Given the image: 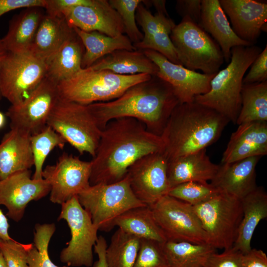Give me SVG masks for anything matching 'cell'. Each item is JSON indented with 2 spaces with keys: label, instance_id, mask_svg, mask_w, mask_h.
I'll return each mask as SVG.
<instances>
[{
  "label": "cell",
  "instance_id": "cell-18",
  "mask_svg": "<svg viewBox=\"0 0 267 267\" xmlns=\"http://www.w3.org/2000/svg\"><path fill=\"white\" fill-rule=\"evenodd\" d=\"M62 16L70 27L84 31H96L112 37L125 33L119 14L107 0H92L89 5L71 7Z\"/></svg>",
  "mask_w": 267,
  "mask_h": 267
},
{
  "label": "cell",
  "instance_id": "cell-44",
  "mask_svg": "<svg viewBox=\"0 0 267 267\" xmlns=\"http://www.w3.org/2000/svg\"><path fill=\"white\" fill-rule=\"evenodd\" d=\"M176 9L181 17V21H190L200 24L201 14V0H178Z\"/></svg>",
  "mask_w": 267,
  "mask_h": 267
},
{
  "label": "cell",
  "instance_id": "cell-52",
  "mask_svg": "<svg viewBox=\"0 0 267 267\" xmlns=\"http://www.w3.org/2000/svg\"><path fill=\"white\" fill-rule=\"evenodd\" d=\"M0 267H7L4 259L0 252Z\"/></svg>",
  "mask_w": 267,
  "mask_h": 267
},
{
  "label": "cell",
  "instance_id": "cell-36",
  "mask_svg": "<svg viewBox=\"0 0 267 267\" xmlns=\"http://www.w3.org/2000/svg\"><path fill=\"white\" fill-rule=\"evenodd\" d=\"M30 142L35 168L32 178L37 180L42 179L43 166L47 157L55 148H63L66 142L48 125L40 132L31 135Z\"/></svg>",
  "mask_w": 267,
  "mask_h": 267
},
{
  "label": "cell",
  "instance_id": "cell-6",
  "mask_svg": "<svg viewBox=\"0 0 267 267\" xmlns=\"http://www.w3.org/2000/svg\"><path fill=\"white\" fill-rule=\"evenodd\" d=\"M77 197L98 230L106 232L115 226V220L123 213L146 205L134 195L126 176L115 183L90 185Z\"/></svg>",
  "mask_w": 267,
  "mask_h": 267
},
{
  "label": "cell",
  "instance_id": "cell-5",
  "mask_svg": "<svg viewBox=\"0 0 267 267\" xmlns=\"http://www.w3.org/2000/svg\"><path fill=\"white\" fill-rule=\"evenodd\" d=\"M152 76L148 74L121 75L106 70L86 68L72 78L58 83V88L61 97L88 105L114 100L131 87Z\"/></svg>",
  "mask_w": 267,
  "mask_h": 267
},
{
  "label": "cell",
  "instance_id": "cell-26",
  "mask_svg": "<svg viewBox=\"0 0 267 267\" xmlns=\"http://www.w3.org/2000/svg\"><path fill=\"white\" fill-rule=\"evenodd\" d=\"M75 33L64 17L45 14L28 52L46 61Z\"/></svg>",
  "mask_w": 267,
  "mask_h": 267
},
{
  "label": "cell",
  "instance_id": "cell-19",
  "mask_svg": "<svg viewBox=\"0 0 267 267\" xmlns=\"http://www.w3.org/2000/svg\"><path fill=\"white\" fill-rule=\"evenodd\" d=\"M135 18L142 28L143 37L140 42L133 44L135 49L154 50L171 62L180 65L170 39L176 24L169 15L157 12L153 15L141 2L136 10Z\"/></svg>",
  "mask_w": 267,
  "mask_h": 267
},
{
  "label": "cell",
  "instance_id": "cell-45",
  "mask_svg": "<svg viewBox=\"0 0 267 267\" xmlns=\"http://www.w3.org/2000/svg\"><path fill=\"white\" fill-rule=\"evenodd\" d=\"M92 0H45L44 8L46 14L53 16L63 17L67 9L78 5H89Z\"/></svg>",
  "mask_w": 267,
  "mask_h": 267
},
{
  "label": "cell",
  "instance_id": "cell-22",
  "mask_svg": "<svg viewBox=\"0 0 267 267\" xmlns=\"http://www.w3.org/2000/svg\"><path fill=\"white\" fill-rule=\"evenodd\" d=\"M260 158L251 157L219 165L211 183L221 191L241 200L258 187L256 167Z\"/></svg>",
  "mask_w": 267,
  "mask_h": 267
},
{
  "label": "cell",
  "instance_id": "cell-3",
  "mask_svg": "<svg viewBox=\"0 0 267 267\" xmlns=\"http://www.w3.org/2000/svg\"><path fill=\"white\" fill-rule=\"evenodd\" d=\"M230 122L216 111L195 101L179 103L160 135L168 161L206 149Z\"/></svg>",
  "mask_w": 267,
  "mask_h": 267
},
{
  "label": "cell",
  "instance_id": "cell-23",
  "mask_svg": "<svg viewBox=\"0 0 267 267\" xmlns=\"http://www.w3.org/2000/svg\"><path fill=\"white\" fill-rule=\"evenodd\" d=\"M199 26L219 45L224 60L228 63L231 58V50L238 46L253 45L240 39L233 31L219 0H202Z\"/></svg>",
  "mask_w": 267,
  "mask_h": 267
},
{
  "label": "cell",
  "instance_id": "cell-48",
  "mask_svg": "<svg viewBox=\"0 0 267 267\" xmlns=\"http://www.w3.org/2000/svg\"><path fill=\"white\" fill-rule=\"evenodd\" d=\"M107 247V242L102 236H99L94 246V251L98 256V260L93 264V267H108L105 252Z\"/></svg>",
  "mask_w": 267,
  "mask_h": 267
},
{
  "label": "cell",
  "instance_id": "cell-20",
  "mask_svg": "<svg viewBox=\"0 0 267 267\" xmlns=\"http://www.w3.org/2000/svg\"><path fill=\"white\" fill-rule=\"evenodd\" d=\"M235 34L252 44L267 23V3L255 0H219Z\"/></svg>",
  "mask_w": 267,
  "mask_h": 267
},
{
  "label": "cell",
  "instance_id": "cell-28",
  "mask_svg": "<svg viewBox=\"0 0 267 267\" xmlns=\"http://www.w3.org/2000/svg\"><path fill=\"white\" fill-rule=\"evenodd\" d=\"M241 200L243 216L232 248L243 254L251 250L255 230L267 217V194L264 188L257 187Z\"/></svg>",
  "mask_w": 267,
  "mask_h": 267
},
{
  "label": "cell",
  "instance_id": "cell-12",
  "mask_svg": "<svg viewBox=\"0 0 267 267\" xmlns=\"http://www.w3.org/2000/svg\"><path fill=\"white\" fill-rule=\"evenodd\" d=\"M149 207L167 240L209 244L192 205L166 195Z\"/></svg>",
  "mask_w": 267,
  "mask_h": 267
},
{
  "label": "cell",
  "instance_id": "cell-7",
  "mask_svg": "<svg viewBox=\"0 0 267 267\" xmlns=\"http://www.w3.org/2000/svg\"><path fill=\"white\" fill-rule=\"evenodd\" d=\"M170 39L181 66L208 75L216 74L220 71L224 61L222 50L199 25L181 21L173 29Z\"/></svg>",
  "mask_w": 267,
  "mask_h": 267
},
{
  "label": "cell",
  "instance_id": "cell-8",
  "mask_svg": "<svg viewBox=\"0 0 267 267\" xmlns=\"http://www.w3.org/2000/svg\"><path fill=\"white\" fill-rule=\"evenodd\" d=\"M51 127L80 155H95L101 130L88 106L60 97L47 121Z\"/></svg>",
  "mask_w": 267,
  "mask_h": 267
},
{
  "label": "cell",
  "instance_id": "cell-43",
  "mask_svg": "<svg viewBox=\"0 0 267 267\" xmlns=\"http://www.w3.org/2000/svg\"><path fill=\"white\" fill-rule=\"evenodd\" d=\"M242 253L231 248L218 254L213 253L208 259L205 267H241Z\"/></svg>",
  "mask_w": 267,
  "mask_h": 267
},
{
  "label": "cell",
  "instance_id": "cell-14",
  "mask_svg": "<svg viewBox=\"0 0 267 267\" xmlns=\"http://www.w3.org/2000/svg\"><path fill=\"white\" fill-rule=\"evenodd\" d=\"M91 162L63 153L55 164L43 169V178L50 186V201L61 205L90 186Z\"/></svg>",
  "mask_w": 267,
  "mask_h": 267
},
{
  "label": "cell",
  "instance_id": "cell-50",
  "mask_svg": "<svg viewBox=\"0 0 267 267\" xmlns=\"http://www.w3.org/2000/svg\"><path fill=\"white\" fill-rule=\"evenodd\" d=\"M7 52L8 51H7L3 44L1 38H0V72L3 62L5 59L6 55L7 54ZM1 98L2 96L0 90V100L1 99Z\"/></svg>",
  "mask_w": 267,
  "mask_h": 267
},
{
  "label": "cell",
  "instance_id": "cell-4",
  "mask_svg": "<svg viewBox=\"0 0 267 267\" xmlns=\"http://www.w3.org/2000/svg\"><path fill=\"white\" fill-rule=\"evenodd\" d=\"M262 51V48L254 44L233 47L228 65L215 74L209 91L196 96L194 101L216 111L236 124L241 107L243 79Z\"/></svg>",
  "mask_w": 267,
  "mask_h": 267
},
{
  "label": "cell",
  "instance_id": "cell-42",
  "mask_svg": "<svg viewBox=\"0 0 267 267\" xmlns=\"http://www.w3.org/2000/svg\"><path fill=\"white\" fill-rule=\"evenodd\" d=\"M267 80V46L259 54L251 65L248 74L243 79V84L259 83Z\"/></svg>",
  "mask_w": 267,
  "mask_h": 267
},
{
  "label": "cell",
  "instance_id": "cell-1",
  "mask_svg": "<svg viewBox=\"0 0 267 267\" xmlns=\"http://www.w3.org/2000/svg\"><path fill=\"white\" fill-rule=\"evenodd\" d=\"M163 150L161 136L148 131L138 120L132 118L112 120L101 130L95 155L91 160L90 185L118 182L138 159Z\"/></svg>",
  "mask_w": 267,
  "mask_h": 267
},
{
  "label": "cell",
  "instance_id": "cell-51",
  "mask_svg": "<svg viewBox=\"0 0 267 267\" xmlns=\"http://www.w3.org/2000/svg\"><path fill=\"white\" fill-rule=\"evenodd\" d=\"M6 116L5 114L0 111V129L4 127L6 123Z\"/></svg>",
  "mask_w": 267,
  "mask_h": 267
},
{
  "label": "cell",
  "instance_id": "cell-15",
  "mask_svg": "<svg viewBox=\"0 0 267 267\" xmlns=\"http://www.w3.org/2000/svg\"><path fill=\"white\" fill-rule=\"evenodd\" d=\"M168 162L163 152H157L139 158L128 169L126 176L133 193L147 206L168 195L170 190Z\"/></svg>",
  "mask_w": 267,
  "mask_h": 267
},
{
  "label": "cell",
  "instance_id": "cell-34",
  "mask_svg": "<svg viewBox=\"0 0 267 267\" xmlns=\"http://www.w3.org/2000/svg\"><path fill=\"white\" fill-rule=\"evenodd\" d=\"M241 107L236 124L267 121V81L243 84Z\"/></svg>",
  "mask_w": 267,
  "mask_h": 267
},
{
  "label": "cell",
  "instance_id": "cell-47",
  "mask_svg": "<svg viewBox=\"0 0 267 267\" xmlns=\"http://www.w3.org/2000/svg\"><path fill=\"white\" fill-rule=\"evenodd\" d=\"M45 0H0V17L11 10L32 7H44Z\"/></svg>",
  "mask_w": 267,
  "mask_h": 267
},
{
  "label": "cell",
  "instance_id": "cell-17",
  "mask_svg": "<svg viewBox=\"0 0 267 267\" xmlns=\"http://www.w3.org/2000/svg\"><path fill=\"white\" fill-rule=\"evenodd\" d=\"M143 53L158 67V77L172 87L180 103L194 101L196 96L207 93L215 74L208 75L189 70L174 63L160 53L145 49Z\"/></svg>",
  "mask_w": 267,
  "mask_h": 267
},
{
  "label": "cell",
  "instance_id": "cell-37",
  "mask_svg": "<svg viewBox=\"0 0 267 267\" xmlns=\"http://www.w3.org/2000/svg\"><path fill=\"white\" fill-rule=\"evenodd\" d=\"M55 229L53 223L35 225L34 243L26 244L27 261L29 267H60L51 261L48 252L49 243Z\"/></svg>",
  "mask_w": 267,
  "mask_h": 267
},
{
  "label": "cell",
  "instance_id": "cell-30",
  "mask_svg": "<svg viewBox=\"0 0 267 267\" xmlns=\"http://www.w3.org/2000/svg\"><path fill=\"white\" fill-rule=\"evenodd\" d=\"M84 52V46L75 33L45 61L46 76L58 83L72 78L82 69V61Z\"/></svg>",
  "mask_w": 267,
  "mask_h": 267
},
{
  "label": "cell",
  "instance_id": "cell-25",
  "mask_svg": "<svg viewBox=\"0 0 267 267\" xmlns=\"http://www.w3.org/2000/svg\"><path fill=\"white\" fill-rule=\"evenodd\" d=\"M30 136L16 129H10L4 134L0 142V180L34 166Z\"/></svg>",
  "mask_w": 267,
  "mask_h": 267
},
{
  "label": "cell",
  "instance_id": "cell-38",
  "mask_svg": "<svg viewBox=\"0 0 267 267\" xmlns=\"http://www.w3.org/2000/svg\"><path fill=\"white\" fill-rule=\"evenodd\" d=\"M221 191L211 183L187 182L171 188L168 195L192 206L203 203Z\"/></svg>",
  "mask_w": 267,
  "mask_h": 267
},
{
  "label": "cell",
  "instance_id": "cell-40",
  "mask_svg": "<svg viewBox=\"0 0 267 267\" xmlns=\"http://www.w3.org/2000/svg\"><path fill=\"white\" fill-rule=\"evenodd\" d=\"M133 267H169L162 244L141 239L137 255Z\"/></svg>",
  "mask_w": 267,
  "mask_h": 267
},
{
  "label": "cell",
  "instance_id": "cell-10",
  "mask_svg": "<svg viewBox=\"0 0 267 267\" xmlns=\"http://www.w3.org/2000/svg\"><path fill=\"white\" fill-rule=\"evenodd\" d=\"M61 205L58 221H66L71 238L67 246L61 251L60 261L67 267H91L93 264L92 248L98 237V229L77 196Z\"/></svg>",
  "mask_w": 267,
  "mask_h": 267
},
{
  "label": "cell",
  "instance_id": "cell-29",
  "mask_svg": "<svg viewBox=\"0 0 267 267\" xmlns=\"http://www.w3.org/2000/svg\"><path fill=\"white\" fill-rule=\"evenodd\" d=\"M87 68L108 70L121 75L148 74L156 76L158 71L157 65L140 50H115Z\"/></svg>",
  "mask_w": 267,
  "mask_h": 267
},
{
  "label": "cell",
  "instance_id": "cell-35",
  "mask_svg": "<svg viewBox=\"0 0 267 267\" xmlns=\"http://www.w3.org/2000/svg\"><path fill=\"white\" fill-rule=\"evenodd\" d=\"M140 245V239L118 229L112 235L106 249L108 267H133Z\"/></svg>",
  "mask_w": 267,
  "mask_h": 267
},
{
  "label": "cell",
  "instance_id": "cell-21",
  "mask_svg": "<svg viewBox=\"0 0 267 267\" xmlns=\"http://www.w3.org/2000/svg\"><path fill=\"white\" fill-rule=\"evenodd\" d=\"M267 154V123L257 121L241 124L233 132L223 153L222 164Z\"/></svg>",
  "mask_w": 267,
  "mask_h": 267
},
{
  "label": "cell",
  "instance_id": "cell-32",
  "mask_svg": "<svg viewBox=\"0 0 267 267\" xmlns=\"http://www.w3.org/2000/svg\"><path fill=\"white\" fill-rule=\"evenodd\" d=\"M115 226L140 239L154 240L162 244L167 241L149 206L127 210L115 220Z\"/></svg>",
  "mask_w": 267,
  "mask_h": 267
},
{
  "label": "cell",
  "instance_id": "cell-31",
  "mask_svg": "<svg viewBox=\"0 0 267 267\" xmlns=\"http://www.w3.org/2000/svg\"><path fill=\"white\" fill-rule=\"evenodd\" d=\"M72 28L85 48L82 61V69L89 67L101 58L115 50H136L128 37L124 34L112 37L96 31L86 32L76 27Z\"/></svg>",
  "mask_w": 267,
  "mask_h": 267
},
{
  "label": "cell",
  "instance_id": "cell-46",
  "mask_svg": "<svg viewBox=\"0 0 267 267\" xmlns=\"http://www.w3.org/2000/svg\"><path fill=\"white\" fill-rule=\"evenodd\" d=\"M241 267H267V256L261 249H251L245 253H242Z\"/></svg>",
  "mask_w": 267,
  "mask_h": 267
},
{
  "label": "cell",
  "instance_id": "cell-27",
  "mask_svg": "<svg viewBox=\"0 0 267 267\" xmlns=\"http://www.w3.org/2000/svg\"><path fill=\"white\" fill-rule=\"evenodd\" d=\"M45 14L42 7L25 8L9 21L6 35L1 38L8 52L28 51Z\"/></svg>",
  "mask_w": 267,
  "mask_h": 267
},
{
  "label": "cell",
  "instance_id": "cell-9",
  "mask_svg": "<svg viewBox=\"0 0 267 267\" xmlns=\"http://www.w3.org/2000/svg\"><path fill=\"white\" fill-rule=\"evenodd\" d=\"M193 206L209 244L216 249L232 248L243 216L241 200L221 192Z\"/></svg>",
  "mask_w": 267,
  "mask_h": 267
},
{
  "label": "cell",
  "instance_id": "cell-49",
  "mask_svg": "<svg viewBox=\"0 0 267 267\" xmlns=\"http://www.w3.org/2000/svg\"><path fill=\"white\" fill-rule=\"evenodd\" d=\"M9 227L7 219L0 209V239L7 240L11 239L8 234Z\"/></svg>",
  "mask_w": 267,
  "mask_h": 267
},
{
  "label": "cell",
  "instance_id": "cell-24",
  "mask_svg": "<svg viewBox=\"0 0 267 267\" xmlns=\"http://www.w3.org/2000/svg\"><path fill=\"white\" fill-rule=\"evenodd\" d=\"M219 166L211 161L206 149L168 161L167 176L170 189L187 182L211 181Z\"/></svg>",
  "mask_w": 267,
  "mask_h": 267
},
{
  "label": "cell",
  "instance_id": "cell-11",
  "mask_svg": "<svg viewBox=\"0 0 267 267\" xmlns=\"http://www.w3.org/2000/svg\"><path fill=\"white\" fill-rule=\"evenodd\" d=\"M45 60L27 51L7 52L0 72L2 97L11 105L25 99L46 76Z\"/></svg>",
  "mask_w": 267,
  "mask_h": 267
},
{
  "label": "cell",
  "instance_id": "cell-13",
  "mask_svg": "<svg viewBox=\"0 0 267 267\" xmlns=\"http://www.w3.org/2000/svg\"><path fill=\"white\" fill-rule=\"evenodd\" d=\"M60 96L58 83L46 76L22 102L12 104L5 113L10 129L32 135L47 126L48 118Z\"/></svg>",
  "mask_w": 267,
  "mask_h": 267
},
{
  "label": "cell",
  "instance_id": "cell-41",
  "mask_svg": "<svg viewBox=\"0 0 267 267\" xmlns=\"http://www.w3.org/2000/svg\"><path fill=\"white\" fill-rule=\"evenodd\" d=\"M0 252L7 267H29L27 261L26 244L12 238L0 239Z\"/></svg>",
  "mask_w": 267,
  "mask_h": 267
},
{
  "label": "cell",
  "instance_id": "cell-16",
  "mask_svg": "<svg viewBox=\"0 0 267 267\" xmlns=\"http://www.w3.org/2000/svg\"><path fill=\"white\" fill-rule=\"evenodd\" d=\"M50 190L46 180L31 178L30 170L18 171L0 180V205L6 208L9 218L18 222L28 203L44 198Z\"/></svg>",
  "mask_w": 267,
  "mask_h": 267
},
{
  "label": "cell",
  "instance_id": "cell-2",
  "mask_svg": "<svg viewBox=\"0 0 267 267\" xmlns=\"http://www.w3.org/2000/svg\"><path fill=\"white\" fill-rule=\"evenodd\" d=\"M179 103L171 85L157 76H152L131 87L114 100L87 106L101 130L112 120L132 118L143 123L150 132L160 136Z\"/></svg>",
  "mask_w": 267,
  "mask_h": 267
},
{
  "label": "cell",
  "instance_id": "cell-39",
  "mask_svg": "<svg viewBox=\"0 0 267 267\" xmlns=\"http://www.w3.org/2000/svg\"><path fill=\"white\" fill-rule=\"evenodd\" d=\"M111 6L119 14L125 29V33L133 44L140 42L143 37L136 23L135 13L142 0H110Z\"/></svg>",
  "mask_w": 267,
  "mask_h": 267
},
{
  "label": "cell",
  "instance_id": "cell-33",
  "mask_svg": "<svg viewBox=\"0 0 267 267\" xmlns=\"http://www.w3.org/2000/svg\"><path fill=\"white\" fill-rule=\"evenodd\" d=\"M162 248L169 267H205L216 249L208 244L167 240Z\"/></svg>",
  "mask_w": 267,
  "mask_h": 267
}]
</instances>
